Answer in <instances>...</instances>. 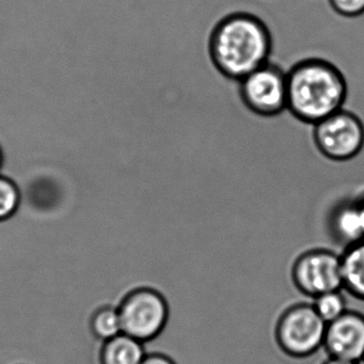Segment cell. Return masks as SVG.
<instances>
[{
  "label": "cell",
  "mask_w": 364,
  "mask_h": 364,
  "mask_svg": "<svg viewBox=\"0 0 364 364\" xmlns=\"http://www.w3.org/2000/svg\"><path fill=\"white\" fill-rule=\"evenodd\" d=\"M146 353L144 343L122 332L103 342L100 364H141Z\"/></svg>",
  "instance_id": "obj_10"
},
{
  "label": "cell",
  "mask_w": 364,
  "mask_h": 364,
  "mask_svg": "<svg viewBox=\"0 0 364 364\" xmlns=\"http://www.w3.org/2000/svg\"><path fill=\"white\" fill-rule=\"evenodd\" d=\"M362 362H363V363H364V358H363V360H362Z\"/></svg>",
  "instance_id": "obj_20"
},
{
  "label": "cell",
  "mask_w": 364,
  "mask_h": 364,
  "mask_svg": "<svg viewBox=\"0 0 364 364\" xmlns=\"http://www.w3.org/2000/svg\"><path fill=\"white\" fill-rule=\"evenodd\" d=\"M321 364H361L358 362L347 361V360L336 359V358L328 357Z\"/></svg>",
  "instance_id": "obj_17"
},
{
  "label": "cell",
  "mask_w": 364,
  "mask_h": 364,
  "mask_svg": "<svg viewBox=\"0 0 364 364\" xmlns=\"http://www.w3.org/2000/svg\"><path fill=\"white\" fill-rule=\"evenodd\" d=\"M360 202H361L362 208H363L364 210V193L362 196H360L359 197Z\"/></svg>",
  "instance_id": "obj_19"
},
{
  "label": "cell",
  "mask_w": 364,
  "mask_h": 364,
  "mask_svg": "<svg viewBox=\"0 0 364 364\" xmlns=\"http://www.w3.org/2000/svg\"><path fill=\"white\" fill-rule=\"evenodd\" d=\"M327 323L312 304L297 302L282 311L274 325L277 346L287 357L306 359L323 348Z\"/></svg>",
  "instance_id": "obj_3"
},
{
  "label": "cell",
  "mask_w": 364,
  "mask_h": 364,
  "mask_svg": "<svg viewBox=\"0 0 364 364\" xmlns=\"http://www.w3.org/2000/svg\"><path fill=\"white\" fill-rule=\"evenodd\" d=\"M141 364H178L170 355L163 353H146Z\"/></svg>",
  "instance_id": "obj_16"
},
{
  "label": "cell",
  "mask_w": 364,
  "mask_h": 364,
  "mask_svg": "<svg viewBox=\"0 0 364 364\" xmlns=\"http://www.w3.org/2000/svg\"><path fill=\"white\" fill-rule=\"evenodd\" d=\"M90 329L93 336L102 342L122 333L118 306H103L97 309L91 316Z\"/></svg>",
  "instance_id": "obj_12"
},
{
  "label": "cell",
  "mask_w": 364,
  "mask_h": 364,
  "mask_svg": "<svg viewBox=\"0 0 364 364\" xmlns=\"http://www.w3.org/2000/svg\"><path fill=\"white\" fill-rule=\"evenodd\" d=\"M330 234L344 249L364 240V210L359 198L341 201L332 208L328 219Z\"/></svg>",
  "instance_id": "obj_9"
},
{
  "label": "cell",
  "mask_w": 364,
  "mask_h": 364,
  "mask_svg": "<svg viewBox=\"0 0 364 364\" xmlns=\"http://www.w3.org/2000/svg\"><path fill=\"white\" fill-rule=\"evenodd\" d=\"M342 291L343 289H340L321 294L311 302L317 314L326 323L336 321L348 310L346 298L343 295Z\"/></svg>",
  "instance_id": "obj_13"
},
{
  "label": "cell",
  "mask_w": 364,
  "mask_h": 364,
  "mask_svg": "<svg viewBox=\"0 0 364 364\" xmlns=\"http://www.w3.org/2000/svg\"><path fill=\"white\" fill-rule=\"evenodd\" d=\"M274 48L272 31L259 16L236 11L221 18L208 36L213 67L227 80L240 82L269 63Z\"/></svg>",
  "instance_id": "obj_1"
},
{
  "label": "cell",
  "mask_w": 364,
  "mask_h": 364,
  "mask_svg": "<svg viewBox=\"0 0 364 364\" xmlns=\"http://www.w3.org/2000/svg\"><path fill=\"white\" fill-rule=\"evenodd\" d=\"M332 11L346 18H355L364 14V0H328Z\"/></svg>",
  "instance_id": "obj_15"
},
{
  "label": "cell",
  "mask_w": 364,
  "mask_h": 364,
  "mask_svg": "<svg viewBox=\"0 0 364 364\" xmlns=\"http://www.w3.org/2000/svg\"><path fill=\"white\" fill-rule=\"evenodd\" d=\"M22 193L18 184L8 176L0 174V223L11 219L18 213Z\"/></svg>",
  "instance_id": "obj_14"
},
{
  "label": "cell",
  "mask_w": 364,
  "mask_h": 364,
  "mask_svg": "<svg viewBox=\"0 0 364 364\" xmlns=\"http://www.w3.org/2000/svg\"><path fill=\"white\" fill-rule=\"evenodd\" d=\"M323 348L328 357L361 363L364 358V315L347 310L327 323Z\"/></svg>",
  "instance_id": "obj_8"
},
{
  "label": "cell",
  "mask_w": 364,
  "mask_h": 364,
  "mask_svg": "<svg viewBox=\"0 0 364 364\" xmlns=\"http://www.w3.org/2000/svg\"><path fill=\"white\" fill-rule=\"evenodd\" d=\"M4 161H5V157H4L3 149L0 146V171L3 169Z\"/></svg>",
  "instance_id": "obj_18"
},
{
  "label": "cell",
  "mask_w": 364,
  "mask_h": 364,
  "mask_svg": "<svg viewBox=\"0 0 364 364\" xmlns=\"http://www.w3.org/2000/svg\"><path fill=\"white\" fill-rule=\"evenodd\" d=\"M287 108L304 124L314 125L344 108L346 77L333 63L321 57L298 60L287 71Z\"/></svg>",
  "instance_id": "obj_2"
},
{
  "label": "cell",
  "mask_w": 364,
  "mask_h": 364,
  "mask_svg": "<svg viewBox=\"0 0 364 364\" xmlns=\"http://www.w3.org/2000/svg\"><path fill=\"white\" fill-rule=\"evenodd\" d=\"M294 287L314 299L321 294L343 289L341 255L326 248H313L298 255L291 268Z\"/></svg>",
  "instance_id": "obj_7"
},
{
  "label": "cell",
  "mask_w": 364,
  "mask_h": 364,
  "mask_svg": "<svg viewBox=\"0 0 364 364\" xmlns=\"http://www.w3.org/2000/svg\"><path fill=\"white\" fill-rule=\"evenodd\" d=\"M238 97L255 116H280L287 108V71L269 61L238 82Z\"/></svg>",
  "instance_id": "obj_6"
},
{
  "label": "cell",
  "mask_w": 364,
  "mask_h": 364,
  "mask_svg": "<svg viewBox=\"0 0 364 364\" xmlns=\"http://www.w3.org/2000/svg\"><path fill=\"white\" fill-rule=\"evenodd\" d=\"M343 291L364 301V240L341 253Z\"/></svg>",
  "instance_id": "obj_11"
},
{
  "label": "cell",
  "mask_w": 364,
  "mask_h": 364,
  "mask_svg": "<svg viewBox=\"0 0 364 364\" xmlns=\"http://www.w3.org/2000/svg\"><path fill=\"white\" fill-rule=\"evenodd\" d=\"M312 139L321 156L348 161L363 150L364 124L357 114L342 108L313 125Z\"/></svg>",
  "instance_id": "obj_5"
},
{
  "label": "cell",
  "mask_w": 364,
  "mask_h": 364,
  "mask_svg": "<svg viewBox=\"0 0 364 364\" xmlns=\"http://www.w3.org/2000/svg\"><path fill=\"white\" fill-rule=\"evenodd\" d=\"M118 311L123 333L144 344L163 333L170 317L167 298L149 287H137L127 293L119 304Z\"/></svg>",
  "instance_id": "obj_4"
}]
</instances>
